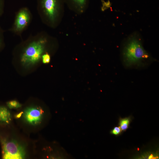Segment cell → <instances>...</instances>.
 <instances>
[{
	"mask_svg": "<svg viewBox=\"0 0 159 159\" xmlns=\"http://www.w3.org/2000/svg\"><path fill=\"white\" fill-rule=\"evenodd\" d=\"M122 57L123 63L127 68L144 67L153 61L144 48L141 40L137 34L132 35L125 42L122 50Z\"/></svg>",
	"mask_w": 159,
	"mask_h": 159,
	"instance_id": "cell-1",
	"label": "cell"
},
{
	"mask_svg": "<svg viewBox=\"0 0 159 159\" xmlns=\"http://www.w3.org/2000/svg\"><path fill=\"white\" fill-rule=\"evenodd\" d=\"M48 41L47 37L42 33L30 35L24 42L19 55L22 65L27 67L38 63L45 53Z\"/></svg>",
	"mask_w": 159,
	"mask_h": 159,
	"instance_id": "cell-2",
	"label": "cell"
},
{
	"mask_svg": "<svg viewBox=\"0 0 159 159\" xmlns=\"http://www.w3.org/2000/svg\"><path fill=\"white\" fill-rule=\"evenodd\" d=\"M62 0H40L39 14L41 19L51 26L56 21Z\"/></svg>",
	"mask_w": 159,
	"mask_h": 159,
	"instance_id": "cell-3",
	"label": "cell"
},
{
	"mask_svg": "<svg viewBox=\"0 0 159 159\" xmlns=\"http://www.w3.org/2000/svg\"><path fill=\"white\" fill-rule=\"evenodd\" d=\"M1 143L4 159H21L25 158V148L17 140L4 139L1 140Z\"/></svg>",
	"mask_w": 159,
	"mask_h": 159,
	"instance_id": "cell-4",
	"label": "cell"
},
{
	"mask_svg": "<svg viewBox=\"0 0 159 159\" xmlns=\"http://www.w3.org/2000/svg\"><path fill=\"white\" fill-rule=\"evenodd\" d=\"M32 19V13L27 8L20 9L16 14L14 23L9 31L21 37L22 32L29 25Z\"/></svg>",
	"mask_w": 159,
	"mask_h": 159,
	"instance_id": "cell-5",
	"label": "cell"
},
{
	"mask_svg": "<svg viewBox=\"0 0 159 159\" xmlns=\"http://www.w3.org/2000/svg\"><path fill=\"white\" fill-rule=\"evenodd\" d=\"M21 114L26 122L29 125L35 126L41 122L44 112L39 107L31 106L27 107Z\"/></svg>",
	"mask_w": 159,
	"mask_h": 159,
	"instance_id": "cell-6",
	"label": "cell"
},
{
	"mask_svg": "<svg viewBox=\"0 0 159 159\" xmlns=\"http://www.w3.org/2000/svg\"><path fill=\"white\" fill-rule=\"evenodd\" d=\"M11 114L6 107L0 106V122L5 124H9L11 120Z\"/></svg>",
	"mask_w": 159,
	"mask_h": 159,
	"instance_id": "cell-7",
	"label": "cell"
},
{
	"mask_svg": "<svg viewBox=\"0 0 159 159\" xmlns=\"http://www.w3.org/2000/svg\"><path fill=\"white\" fill-rule=\"evenodd\" d=\"M70 4L80 11H83L87 4L88 0H68Z\"/></svg>",
	"mask_w": 159,
	"mask_h": 159,
	"instance_id": "cell-8",
	"label": "cell"
},
{
	"mask_svg": "<svg viewBox=\"0 0 159 159\" xmlns=\"http://www.w3.org/2000/svg\"><path fill=\"white\" fill-rule=\"evenodd\" d=\"M131 120L130 117L120 119L119 125L122 131H125L128 128Z\"/></svg>",
	"mask_w": 159,
	"mask_h": 159,
	"instance_id": "cell-9",
	"label": "cell"
},
{
	"mask_svg": "<svg viewBox=\"0 0 159 159\" xmlns=\"http://www.w3.org/2000/svg\"><path fill=\"white\" fill-rule=\"evenodd\" d=\"M7 107L11 109H16L20 108L21 105L18 102L15 100L9 101L6 102Z\"/></svg>",
	"mask_w": 159,
	"mask_h": 159,
	"instance_id": "cell-10",
	"label": "cell"
},
{
	"mask_svg": "<svg viewBox=\"0 0 159 159\" xmlns=\"http://www.w3.org/2000/svg\"><path fill=\"white\" fill-rule=\"evenodd\" d=\"M41 59L43 63L44 64L49 63L50 60V56L47 53L44 54L42 57Z\"/></svg>",
	"mask_w": 159,
	"mask_h": 159,
	"instance_id": "cell-11",
	"label": "cell"
},
{
	"mask_svg": "<svg viewBox=\"0 0 159 159\" xmlns=\"http://www.w3.org/2000/svg\"><path fill=\"white\" fill-rule=\"evenodd\" d=\"M3 30L0 27V50L4 46V36Z\"/></svg>",
	"mask_w": 159,
	"mask_h": 159,
	"instance_id": "cell-12",
	"label": "cell"
},
{
	"mask_svg": "<svg viewBox=\"0 0 159 159\" xmlns=\"http://www.w3.org/2000/svg\"><path fill=\"white\" fill-rule=\"evenodd\" d=\"M122 131L119 126L115 127L111 130L110 133L115 135H118L120 134Z\"/></svg>",
	"mask_w": 159,
	"mask_h": 159,
	"instance_id": "cell-13",
	"label": "cell"
},
{
	"mask_svg": "<svg viewBox=\"0 0 159 159\" xmlns=\"http://www.w3.org/2000/svg\"><path fill=\"white\" fill-rule=\"evenodd\" d=\"M2 7V0H0V17L3 13V8Z\"/></svg>",
	"mask_w": 159,
	"mask_h": 159,
	"instance_id": "cell-14",
	"label": "cell"
},
{
	"mask_svg": "<svg viewBox=\"0 0 159 159\" xmlns=\"http://www.w3.org/2000/svg\"><path fill=\"white\" fill-rule=\"evenodd\" d=\"M153 158V155H150L148 157V159H151Z\"/></svg>",
	"mask_w": 159,
	"mask_h": 159,
	"instance_id": "cell-15",
	"label": "cell"
}]
</instances>
